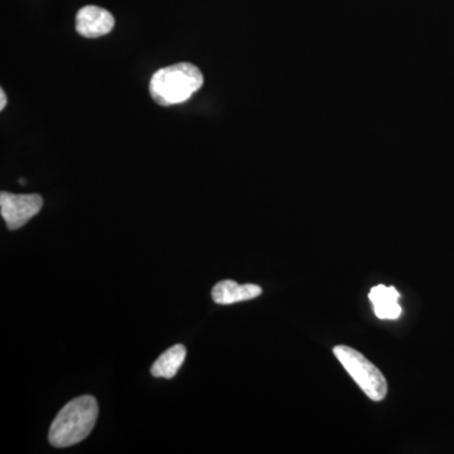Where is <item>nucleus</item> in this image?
I'll use <instances>...</instances> for the list:
<instances>
[{"instance_id": "nucleus-1", "label": "nucleus", "mask_w": 454, "mask_h": 454, "mask_svg": "<svg viewBox=\"0 0 454 454\" xmlns=\"http://www.w3.org/2000/svg\"><path fill=\"white\" fill-rule=\"evenodd\" d=\"M98 405L97 399L83 395L71 400L56 415L51 426L50 443L56 448H66L80 443L89 437L97 424Z\"/></svg>"}, {"instance_id": "nucleus-2", "label": "nucleus", "mask_w": 454, "mask_h": 454, "mask_svg": "<svg viewBox=\"0 0 454 454\" xmlns=\"http://www.w3.org/2000/svg\"><path fill=\"white\" fill-rule=\"evenodd\" d=\"M202 83L201 70L190 62H181L158 70L149 83V92L160 106H177L199 91Z\"/></svg>"}, {"instance_id": "nucleus-3", "label": "nucleus", "mask_w": 454, "mask_h": 454, "mask_svg": "<svg viewBox=\"0 0 454 454\" xmlns=\"http://www.w3.org/2000/svg\"><path fill=\"white\" fill-rule=\"evenodd\" d=\"M334 356L373 402H381L387 393V382L380 370L361 352L348 346H334Z\"/></svg>"}, {"instance_id": "nucleus-4", "label": "nucleus", "mask_w": 454, "mask_h": 454, "mask_svg": "<svg viewBox=\"0 0 454 454\" xmlns=\"http://www.w3.org/2000/svg\"><path fill=\"white\" fill-rule=\"evenodd\" d=\"M43 206L40 195H14V193H0V212L9 230H18L33 219Z\"/></svg>"}, {"instance_id": "nucleus-5", "label": "nucleus", "mask_w": 454, "mask_h": 454, "mask_svg": "<svg viewBox=\"0 0 454 454\" xmlns=\"http://www.w3.org/2000/svg\"><path fill=\"white\" fill-rule=\"evenodd\" d=\"M115 25L113 14L106 9L88 5L76 16V31L86 38H98L110 33Z\"/></svg>"}, {"instance_id": "nucleus-6", "label": "nucleus", "mask_w": 454, "mask_h": 454, "mask_svg": "<svg viewBox=\"0 0 454 454\" xmlns=\"http://www.w3.org/2000/svg\"><path fill=\"white\" fill-rule=\"evenodd\" d=\"M262 289L255 284H238L234 280H223L212 289V300L217 304H234L259 297Z\"/></svg>"}, {"instance_id": "nucleus-7", "label": "nucleus", "mask_w": 454, "mask_h": 454, "mask_svg": "<svg viewBox=\"0 0 454 454\" xmlns=\"http://www.w3.org/2000/svg\"><path fill=\"white\" fill-rule=\"evenodd\" d=\"M373 304L375 315L380 319H396L402 315L399 301L400 294L394 286H376L369 294Z\"/></svg>"}, {"instance_id": "nucleus-8", "label": "nucleus", "mask_w": 454, "mask_h": 454, "mask_svg": "<svg viewBox=\"0 0 454 454\" xmlns=\"http://www.w3.org/2000/svg\"><path fill=\"white\" fill-rule=\"evenodd\" d=\"M187 351L184 345H176L164 351L152 366L154 378L172 379L186 360Z\"/></svg>"}, {"instance_id": "nucleus-9", "label": "nucleus", "mask_w": 454, "mask_h": 454, "mask_svg": "<svg viewBox=\"0 0 454 454\" xmlns=\"http://www.w3.org/2000/svg\"><path fill=\"white\" fill-rule=\"evenodd\" d=\"M5 106H7V97L4 90H0V110H4Z\"/></svg>"}]
</instances>
